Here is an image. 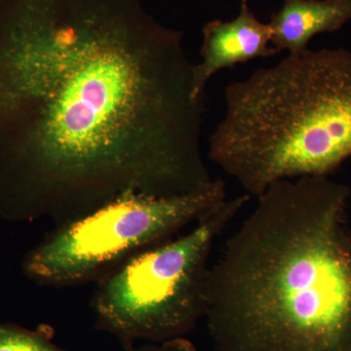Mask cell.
I'll use <instances>...</instances> for the list:
<instances>
[{"label": "cell", "instance_id": "2", "mask_svg": "<svg viewBox=\"0 0 351 351\" xmlns=\"http://www.w3.org/2000/svg\"><path fill=\"white\" fill-rule=\"evenodd\" d=\"M348 189L326 177L274 182L210 267L214 351H351Z\"/></svg>", "mask_w": 351, "mask_h": 351}, {"label": "cell", "instance_id": "6", "mask_svg": "<svg viewBox=\"0 0 351 351\" xmlns=\"http://www.w3.org/2000/svg\"><path fill=\"white\" fill-rule=\"evenodd\" d=\"M199 64H195V87L198 96H205L208 82L221 69H232L258 58L274 56L270 47L271 31L261 22L241 0L237 18L232 21H210L203 27Z\"/></svg>", "mask_w": 351, "mask_h": 351}, {"label": "cell", "instance_id": "8", "mask_svg": "<svg viewBox=\"0 0 351 351\" xmlns=\"http://www.w3.org/2000/svg\"><path fill=\"white\" fill-rule=\"evenodd\" d=\"M0 351H64L46 332L0 324Z\"/></svg>", "mask_w": 351, "mask_h": 351}, {"label": "cell", "instance_id": "7", "mask_svg": "<svg viewBox=\"0 0 351 351\" xmlns=\"http://www.w3.org/2000/svg\"><path fill=\"white\" fill-rule=\"evenodd\" d=\"M351 21V0H283L271 16L270 44L277 51L300 55L316 34L339 31Z\"/></svg>", "mask_w": 351, "mask_h": 351}, {"label": "cell", "instance_id": "1", "mask_svg": "<svg viewBox=\"0 0 351 351\" xmlns=\"http://www.w3.org/2000/svg\"><path fill=\"white\" fill-rule=\"evenodd\" d=\"M195 64L141 0H0V157L71 221L202 191Z\"/></svg>", "mask_w": 351, "mask_h": 351}, {"label": "cell", "instance_id": "9", "mask_svg": "<svg viewBox=\"0 0 351 351\" xmlns=\"http://www.w3.org/2000/svg\"><path fill=\"white\" fill-rule=\"evenodd\" d=\"M131 351H197L195 346L189 339L184 337L167 339V341H160L157 345H149L144 346L138 350Z\"/></svg>", "mask_w": 351, "mask_h": 351}, {"label": "cell", "instance_id": "5", "mask_svg": "<svg viewBox=\"0 0 351 351\" xmlns=\"http://www.w3.org/2000/svg\"><path fill=\"white\" fill-rule=\"evenodd\" d=\"M226 198L221 180L189 195L121 196L62 226L32 252L25 270L34 280L52 285L90 280L197 221Z\"/></svg>", "mask_w": 351, "mask_h": 351}, {"label": "cell", "instance_id": "3", "mask_svg": "<svg viewBox=\"0 0 351 351\" xmlns=\"http://www.w3.org/2000/svg\"><path fill=\"white\" fill-rule=\"evenodd\" d=\"M208 157L247 195L326 177L351 157V51L307 50L226 88Z\"/></svg>", "mask_w": 351, "mask_h": 351}, {"label": "cell", "instance_id": "4", "mask_svg": "<svg viewBox=\"0 0 351 351\" xmlns=\"http://www.w3.org/2000/svg\"><path fill=\"white\" fill-rule=\"evenodd\" d=\"M250 197L226 198L188 234L145 249L117 267L95 300L101 327L125 341L160 343L191 331L206 311L215 241Z\"/></svg>", "mask_w": 351, "mask_h": 351}]
</instances>
